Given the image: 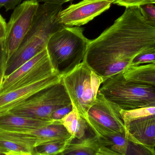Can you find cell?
<instances>
[{
	"instance_id": "obj_1",
	"label": "cell",
	"mask_w": 155,
	"mask_h": 155,
	"mask_svg": "<svg viewBox=\"0 0 155 155\" xmlns=\"http://www.w3.org/2000/svg\"><path fill=\"white\" fill-rule=\"evenodd\" d=\"M155 51V27L147 23L139 7L124 13L97 38L90 40L84 61L104 82L122 72L137 56Z\"/></svg>"
},
{
	"instance_id": "obj_2",
	"label": "cell",
	"mask_w": 155,
	"mask_h": 155,
	"mask_svg": "<svg viewBox=\"0 0 155 155\" xmlns=\"http://www.w3.org/2000/svg\"><path fill=\"white\" fill-rule=\"evenodd\" d=\"M62 9L61 4L44 3L39 5L28 33L6 62L4 78L46 49L51 36L65 27L59 21V14Z\"/></svg>"
},
{
	"instance_id": "obj_3",
	"label": "cell",
	"mask_w": 155,
	"mask_h": 155,
	"mask_svg": "<svg viewBox=\"0 0 155 155\" xmlns=\"http://www.w3.org/2000/svg\"><path fill=\"white\" fill-rule=\"evenodd\" d=\"M82 27H66L54 34L49 39L46 50L54 71L64 75L84 61L90 40Z\"/></svg>"
},
{
	"instance_id": "obj_4",
	"label": "cell",
	"mask_w": 155,
	"mask_h": 155,
	"mask_svg": "<svg viewBox=\"0 0 155 155\" xmlns=\"http://www.w3.org/2000/svg\"><path fill=\"white\" fill-rule=\"evenodd\" d=\"M61 81L71 99L73 109L84 119L96 99L104 82L103 78L84 61L70 72L62 75Z\"/></svg>"
},
{
	"instance_id": "obj_5",
	"label": "cell",
	"mask_w": 155,
	"mask_h": 155,
	"mask_svg": "<svg viewBox=\"0 0 155 155\" xmlns=\"http://www.w3.org/2000/svg\"><path fill=\"white\" fill-rule=\"evenodd\" d=\"M98 93L122 109L148 107L155 102L154 87L127 81L123 72L107 79Z\"/></svg>"
},
{
	"instance_id": "obj_6",
	"label": "cell",
	"mask_w": 155,
	"mask_h": 155,
	"mask_svg": "<svg viewBox=\"0 0 155 155\" xmlns=\"http://www.w3.org/2000/svg\"><path fill=\"white\" fill-rule=\"evenodd\" d=\"M70 105L71 99L61 81L39 91L7 112L34 119L53 121L52 115L54 111Z\"/></svg>"
},
{
	"instance_id": "obj_7",
	"label": "cell",
	"mask_w": 155,
	"mask_h": 155,
	"mask_svg": "<svg viewBox=\"0 0 155 155\" xmlns=\"http://www.w3.org/2000/svg\"><path fill=\"white\" fill-rule=\"evenodd\" d=\"M121 109L98 93L84 119L94 135L104 140L112 132L126 134Z\"/></svg>"
},
{
	"instance_id": "obj_8",
	"label": "cell",
	"mask_w": 155,
	"mask_h": 155,
	"mask_svg": "<svg viewBox=\"0 0 155 155\" xmlns=\"http://www.w3.org/2000/svg\"><path fill=\"white\" fill-rule=\"evenodd\" d=\"M55 74L57 73L53 68L45 49L4 78L0 94L35 83Z\"/></svg>"
},
{
	"instance_id": "obj_9",
	"label": "cell",
	"mask_w": 155,
	"mask_h": 155,
	"mask_svg": "<svg viewBox=\"0 0 155 155\" xmlns=\"http://www.w3.org/2000/svg\"><path fill=\"white\" fill-rule=\"evenodd\" d=\"M39 3L27 0L17 5L6 25L4 45L6 62L21 45L31 25Z\"/></svg>"
},
{
	"instance_id": "obj_10",
	"label": "cell",
	"mask_w": 155,
	"mask_h": 155,
	"mask_svg": "<svg viewBox=\"0 0 155 155\" xmlns=\"http://www.w3.org/2000/svg\"><path fill=\"white\" fill-rule=\"evenodd\" d=\"M71 136L64 127L59 123L21 132L0 131L1 138L21 144L34 153L37 147Z\"/></svg>"
},
{
	"instance_id": "obj_11",
	"label": "cell",
	"mask_w": 155,
	"mask_h": 155,
	"mask_svg": "<svg viewBox=\"0 0 155 155\" xmlns=\"http://www.w3.org/2000/svg\"><path fill=\"white\" fill-rule=\"evenodd\" d=\"M113 0H83L62 10L59 14L60 23L66 27H74L88 23L110 8Z\"/></svg>"
},
{
	"instance_id": "obj_12",
	"label": "cell",
	"mask_w": 155,
	"mask_h": 155,
	"mask_svg": "<svg viewBox=\"0 0 155 155\" xmlns=\"http://www.w3.org/2000/svg\"><path fill=\"white\" fill-rule=\"evenodd\" d=\"M61 77L55 74L35 83L0 94V114L9 111L39 91L59 83L61 81Z\"/></svg>"
},
{
	"instance_id": "obj_13",
	"label": "cell",
	"mask_w": 155,
	"mask_h": 155,
	"mask_svg": "<svg viewBox=\"0 0 155 155\" xmlns=\"http://www.w3.org/2000/svg\"><path fill=\"white\" fill-rule=\"evenodd\" d=\"M60 121H45L25 117L6 112L0 114V131L21 132L55 124Z\"/></svg>"
},
{
	"instance_id": "obj_14",
	"label": "cell",
	"mask_w": 155,
	"mask_h": 155,
	"mask_svg": "<svg viewBox=\"0 0 155 155\" xmlns=\"http://www.w3.org/2000/svg\"><path fill=\"white\" fill-rule=\"evenodd\" d=\"M128 139L155 147V115L132 122L126 131Z\"/></svg>"
},
{
	"instance_id": "obj_15",
	"label": "cell",
	"mask_w": 155,
	"mask_h": 155,
	"mask_svg": "<svg viewBox=\"0 0 155 155\" xmlns=\"http://www.w3.org/2000/svg\"><path fill=\"white\" fill-rule=\"evenodd\" d=\"M127 81L149 85L155 87V64L153 63L134 66L129 65L123 72Z\"/></svg>"
},
{
	"instance_id": "obj_16",
	"label": "cell",
	"mask_w": 155,
	"mask_h": 155,
	"mask_svg": "<svg viewBox=\"0 0 155 155\" xmlns=\"http://www.w3.org/2000/svg\"><path fill=\"white\" fill-rule=\"evenodd\" d=\"M73 142L62 155H95L99 147L104 146L103 141L95 136L84 137Z\"/></svg>"
},
{
	"instance_id": "obj_17",
	"label": "cell",
	"mask_w": 155,
	"mask_h": 155,
	"mask_svg": "<svg viewBox=\"0 0 155 155\" xmlns=\"http://www.w3.org/2000/svg\"><path fill=\"white\" fill-rule=\"evenodd\" d=\"M60 121L70 134L78 139L84 137L88 127L85 120L74 109Z\"/></svg>"
},
{
	"instance_id": "obj_18",
	"label": "cell",
	"mask_w": 155,
	"mask_h": 155,
	"mask_svg": "<svg viewBox=\"0 0 155 155\" xmlns=\"http://www.w3.org/2000/svg\"><path fill=\"white\" fill-rule=\"evenodd\" d=\"M74 139L71 136L64 139L49 142L37 147L35 149L34 155H60L64 153Z\"/></svg>"
},
{
	"instance_id": "obj_19",
	"label": "cell",
	"mask_w": 155,
	"mask_h": 155,
	"mask_svg": "<svg viewBox=\"0 0 155 155\" xmlns=\"http://www.w3.org/2000/svg\"><path fill=\"white\" fill-rule=\"evenodd\" d=\"M126 131L134 121L155 115V107H144L131 109H121L120 111Z\"/></svg>"
},
{
	"instance_id": "obj_20",
	"label": "cell",
	"mask_w": 155,
	"mask_h": 155,
	"mask_svg": "<svg viewBox=\"0 0 155 155\" xmlns=\"http://www.w3.org/2000/svg\"><path fill=\"white\" fill-rule=\"evenodd\" d=\"M0 152L4 155H34V153L26 147L1 137Z\"/></svg>"
},
{
	"instance_id": "obj_21",
	"label": "cell",
	"mask_w": 155,
	"mask_h": 155,
	"mask_svg": "<svg viewBox=\"0 0 155 155\" xmlns=\"http://www.w3.org/2000/svg\"><path fill=\"white\" fill-rule=\"evenodd\" d=\"M125 155H155V149L128 139Z\"/></svg>"
},
{
	"instance_id": "obj_22",
	"label": "cell",
	"mask_w": 155,
	"mask_h": 155,
	"mask_svg": "<svg viewBox=\"0 0 155 155\" xmlns=\"http://www.w3.org/2000/svg\"><path fill=\"white\" fill-rule=\"evenodd\" d=\"M140 12L147 23L155 27V5L148 4L139 6Z\"/></svg>"
},
{
	"instance_id": "obj_23",
	"label": "cell",
	"mask_w": 155,
	"mask_h": 155,
	"mask_svg": "<svg viewBox=\"0 0 155 155\" xmlns=\"http://www.w3.org/2000/svg\"><path fill=\"white\" fill-rule=\"evenodd\" d=\"M155 61V51L143 54L137 57L130 65H142L152 63Z\"/></svg>"
},
{
	"instance_id": "obj_24",
	"label": "cell",
	"mask_w": 155,
	"mask_h": 155,
	"mask_svg": "<svg viewBox=\"0 0 155 155\" xmlns=\"http://www.w3.org/2000/svg\"><path fill=\"white\" fill-rule=\"evenodd\" d=\"M4 39L0 40V89L5 77L6 63V54Z\"/></svg>"
},
{
	"instance_id": "obj_25",
	"label": "cell",
	"mask_w": 155,
	"mask_h": 155,
	"mask_svg": "<svg viewBox=\"0 0 155 155\" xmlns=\"http://www.w3.org/2000/svg\"><path fill=\"white\" fill-rule=\"evenodd\" d=\"M114 4L127 7L139 6L149 4L150 0H113Z\"/></svg>"
},
{
	"instance_id": "obj_26",
	"label": "cell",
	"mask_w": 155,
	"mask_h": 155,
	"mask_svg": "<svg viewBox=\"0 0 155 155\" xmlns=\"http://www.w3.org/2000/svg\"><path fill=\"white\" fill-rule=\"evenodd\" d=\"M72 110L73 107L72 105L59 108L53 113L52 119L54 121L61 120Z\"/></svg>"
},
{
	"instance_id": "obj_27",
	"label": "cell",
	"mask_w": 155,
	"mask_h": 155,
	"mask_svg": "<svg viewBox=\"0 0 155 155\" xmlns=\"http://www.w3.org/2000/svg\"><path fill=\"white\" fill-rule=\"evenodd\" d=\"M22 0H0V7H4L6 11L14 9Z\"/></svg>"
},
{
	"instance_id": "obj_28",
	"label": "cell",
	"mask_w": 155,
	"mask_h": 155,
	"mask_svg": "<svg viewBox=\"0 0 155 155\" xmlns=\"http://www.w3.org/2000/svg\"><path fill=\"white\" fill-rule=\"evenodd\" d=\"M95 155H124L112 150L107 146H102L99 147Z\"/></svg>"
},
{
	"instance_id": "obj_29",
	"label": "cell",
	"mask_w": 155,
	"mask_h": 155,
	"mask_svg": "<svg viewBox=\"0 0 155 155\" xmlns=\"http://www.w3.org/2000/svg\"><path fill=\"white\" fill-rule=\"evenodd\" d=\"M7 23L4 18L0 14V40L4 39Z\"/></svg>"
},
{
	"instance_id": "obj_30",
	"label": "cell",
	"mask_w": 155,
	"mask_h": 155,
	"mask_svg": "<svg viewBox=\"0 0 155 155\" xmlns=\"http://www.w3.org/2000/svg\"><path fill=\"white\" fill-rule=\"evenodd\" d=\"M38 2H43L44 3H48L58 4H61L69 2V1H73V0H36Z\"/></svg>"
},
{
	"instance_id": "obj_31",
	"label": "cell",
	"mask_w": 155,
	"mask_h": 155,
	"mask_svg": "<svg viewBox=\"0 0 155 155\" xmlns=\"http://www.w3.org/2000/svg\"><path fill=\"white\" fill-rule=\"evenodd\" d=\"M149 4H155V0H150Z\"/></svg>"
},
{
	"instance_id": "obj_32",
	"label": "cell",
	"mask_w": 155,
	"mask_h": 155,
	"mask_svg": "<svg viewBox=\"0 0 155 155\" xmlns=\"http://www.w3.org/2000/svg\"><path fill=\"white\" fill-rule=\"evenodd\" d=\"M155 107V102H154V103H152V104H150L148 107Z\"/></svg>"
},
{
	"instance_id": "obj_33",
	"label": "cell",
	"mask_w": 155,
	"mask_h": 155,
	"mask_svg": "<svg viewBox=\"0 0 155 155\" xmlns=\"http://www.w3.org/2000/svg\"><path fill=\"white\" fill-rule=\"evenodd\" d=\"M0 155H4L2 154V153H1V152H0Z\"/></svg>"
},
{
	"instance_id": "obj_34",
	"label": "cell",
	"mask_w": 155,
	"mask_h": 155,
	"mask_svg": "<svg viewBox=\"0 0 155 155\" xmlns=\"http://www.w3.org/2000/svg\"><path fill=\"white\" fill-rule=\"evenodd\" d=\"M1 8V7H0V8Z\"/></svg>"
},
{
	"instance_id": "obj_35",
	"label": "cell",
	"mask_w": 155,
	"mask_h": 155,
	"mask_svg": "<svg viewBox=\"0 0 155 155\" xmlns=\"http://www.w3.org/2000/svg\"><path fill=\"white\" fill-rule=\"evenodd\" d=\"M61 155H62L61 154Z\"/></svg>"
}]
</instances>
